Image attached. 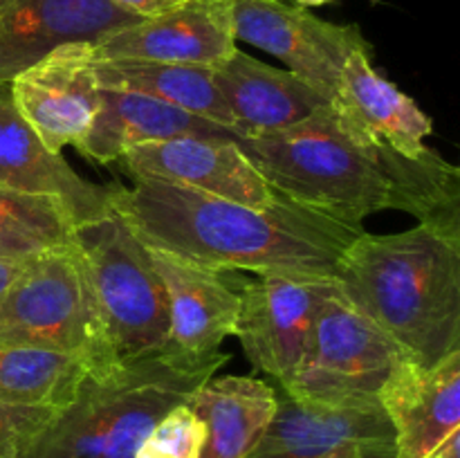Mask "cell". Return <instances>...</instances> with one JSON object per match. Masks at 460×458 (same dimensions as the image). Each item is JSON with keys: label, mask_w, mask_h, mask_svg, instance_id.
Segmentation results:
<instances>
[{"label": "cell", "mask_w": 460, "mask_h": 458, "mask_svg": "<svg viewBox=\"0 0 460 458\" xmlns=\"http://www.w3.org/2000/svg\"><path fill=\"white\" fill-rule=\"evenodd\" d=\"M238 146L281 198L364 229L377 211L395 209L460 242V171L434 148L404 157L355 139L331 103L288 128L243 135Z\"/></svg>", "instance_id": "6da1fadb"}, {"label": "cell", "mask_w": 460, "mask_h": 458, "mask_svg": "<svg viewBox=\"0 0 460 458\" xmlns=\"http://www.w3.org/2000/svg\"><path fill=\"white\" fill-rule=\"evenodd\" d=\"M108 187L111 209L144 245L216 272L337 278L344 251L364 232L286 198L259 209L151 178Z\"/></svg>", "instance_id": "7a4b0ae2"}, {"label": "cell", "mask_w": 460, "mask_h": 458, "mask_svg": "<svg viewBox=\"0 0 460 458\" xmlns=\"http://www.w3.org/2000/svg\"><path fill=\"white\" fill-rule=\"evenodd\" d=\"M142 16L112 0H0V84L70 43H97Z\"/></svg>", "instance_id": "4fadbf2b"}, {"label": "cell", "mask_w": 460, "mask_h": 458, "mask_svg": "<svg viewBox=\"0 0 460 458\" xmlns=\"http://www.w3.org/2000/svg\"><path fill=\"white\" fill-rule=\"evenodd\" d=\"M232 355L184 359L162 353L121 364L103 375H85L76 398L57 413L31 458H133L166 411L189 395Z\"/></svg>", "instance_id": "277c9868"}, {"label": "cell", "mask_w": 460, "mask_h": 458, "mask_svg": "<svg viewBox=\"0 0 460 458\" xmlns=\"http://www.w3.org/2000/svg\"><path fill=\"white\" fill-rule=\"evenodd\" d=\"M88 366L57 350L0 348V402L66 409L76 398Z\"/></svg>", "instance_id": "cb8c5ba5"}, {"label": "cell", "mask_w": 460, "mask_h": 458, "mask_svg": "<svg viewBox=\"0 0 460 458\" xmlns=\"http://www.w3.org/2000/svg\"><path fill=\"white\" fill-rule=\"evenodd\" d=\"M236 40L281 58L292 75L332 99L350 54L373 49L358 25H335L288 0H232Z\"/></svg>", "instance_id": "9c48e42d"}, {"label": "cell", "mask_w": 460, "mask_h": 458, "mask_svg": "<svg viewBox=\"0 0 460 458\" xmlns=\"http://www.w3.org/2000/svg\"><path fill=\"white\" fill-rule=\"evenodd\" d=\"M57 409L0 402V458H31Z\"/></svg>", "instance_id": "484cf974"}, {"label": "cell", "mask_w": 460, "mask_h": 458, "mask_svg": "<svg viewBox=\"0 0 460 458\" xmlns=\"http://www.w3.org/2000/svg\"><path fill=\"white\" fill-rule=\"evenodd\" d=\"M340 290L337 278L261 274L241 281L234 337L254 371L286 384L304 359L319 308Z\"/></svg>", "instance_id": "ba28073f"}, {"label": "cell", "mask_w": 460, "mask_h": 458, "mask_svg": "<svg viewBox=\"0 0 460 458\" xmlns=\"http://www.w3.org/2000/svg\"><path fill=\"white\" fill-rule=\"evenodd\" d=\"M331 108L359 142L386 146L404 157H420L429 148L427 137L434 133V119L373 67L371 49L350 54Z\"/></svg>", "instance_id": "2e32d148"}, {"label": "cell", "mask_w": 460, "mask_h": 458, "mask_svg": "<svg viewBox=\"0 0 460 458\" xmlns=\"http://www.w3.org/2000/svg\"><path fill=\"white\" fill-rule=\"evenodd\" d=\"M119 7L128 9V12L137 13V16L148 18V16H157L162 12H169V9L178 7V4L189 3V0H112Z\"/></svg>", "instance_id": "83f0119b"}, {"label": "cell", "mask_w": 460, "mask_h": 458, "mask_svg": "<svg viewBox=\"0 0 460 458\" xmlns=\"http://www.w3.org/2000/svg\"><path fill=\"white\" fill-rule=\"evenodd\" d=\"M76 225L75 214L58 196L0 187V260L27 263L72 247Z\"/></svg>", "instance_id": "603a6c76"}, {"label": "cell", "mask_w": 460, "mask_h": 458, "mask_svg": "<svg viewBox=\"0 0 460 458\" xmlns=\"http://www.w3.org/2000/svg\"><path fill=\"white\" fill-rule=\"evenodd\" d=\"M346 445H394L380 404L323 407L281 391L272 422L245 458H326Z\"/></svg>", "instance_id": "ac0fdd59"}, {"label": "cell", "mask_w": 460, "mask_h": 458, "mask_svg": "<svg viewBox=\"0 0 460 458\" xmlns=\"http://www.w3.org/2000/svg\"><path fill=\"white\" fill-rule=\"evenodd\" d=\"M395 456L427 458L460 429V348L434 366L404 355L380 391Z\"/></svg>", "instance_id": "5bb4252c"}, {"label": "cell", "mask_w": 460, "mask_h": 458, "mask_svg": "<svg viewBox=\"0 0 460 458\" xmlns=\"http://www.w3.org/2000/svg\"><path fill=\"white\" fill-rule=\"evenodd\" d=\"M326 458H398L395 445H346Z\"/></svg>", "instance_id": "4316f807"}, {"label": "cell", "mask_w": 460, "mask_h": 458, "mask_svg": "<svg viewBox=\"0 0 460 458\" xmlns=\"http://www.w3.org/2000/svg\"><path fill=\"white\" fill-rule=\"evenodd\" d=\"M99 90L93 43L57 48L9 81L16 110L57 155L85 137L97 115Z\"/></svg>", "instance_id": "30bf717a"}, {"label": "cell", "mask_w": 460, "mask_h": 458, "mask_svg": "<svg viewBox=\"0 0 460 458\" xmlns=\"http://www.w3.org/2000/svg\"><path fill=\"white\" fill-rule=\"evenodd\" d=\"M0 187L58 196L76 223L111 214V187L81 178L61 155L48 151L16 110L9 84H0Z\"/></svg>", "instance_id": "e0dca14e"}, {"label": "cell", "mask_w": 460, "mask_h": 458, "mask_svg": "<svg viewBox=\"0 0 460 458\" xmlns=\"http://www.w3.org/2000/svg\"><path fill=\"white\" fill-rule=\"evenodd\" d=\"M144 445L157 458H198L205 445V425L182 402L160 418Z\"/></svg>", "instance_id": "d4e9b609"}, {"label": "cell", "mask_w": 460, "mask_h": 458, "mask_svg": "<svg viewBox=\"0 0 460 458\" xmlns=\"http://www.w3.org/2000/svg\"><path fill=\"white\" fill-rule=\"evenodd\" d=\"M295 4H299V7H319V4H326V3H332V0H292Z\"/></svg>", "instance_id": "4dcf8cb0"}, {"label": "cell", "mask_w": 460, "mask_h": 458, "mask_svg": "<svg viewBox=\"0 0 460 458\" xmlns=\"http://www.w3.org/2000/svg\"><path fill=\"white\" fill-rule=\"evenodd\" d=\"M211 76L241 137L288 128L331 103L301 76L268 66L238 48L211 67Z\"/></svg>", "instance_id": "d6986e66"}, {"label": "cell", "mask_w": 460, "mask_h": 458, "mask_svg": "<svg viewBox=\"0 0 460 458\" xmlns=\"http://www.w3.org/2000/svg\"><path fill=\"white\" fill-rule=\"evenodd\" d=\"M0 348L75 355L90 375L121 366L106 344L75 242L27 260L0 292Z\"/></svg>", "instance_id": "8992f818"}, {"label": "cell", "mask_w": 460, "mask_h": 458, "mask_svg": "<svg viewBox=\"0 0 460 458\" xmlns=\"http://www.w3.org/2000/svg\"><path fill=\"white\" fill-rule=\"evenodd\" d=\"M205 425L198 458H245L279 409V391L252 375H211L187 400Z\"/></svg>", "instance_id": "44dd1931"}, {"label": "cell", "mask_w": 460, "mask_h": 458, "mask_svg": "<svg viewBox=\"0 0 460 458\" xmlns=\"http://www.w3.org/2000/svg\"><path fill=\"white\" fill-rule=\"evenodd\" d=\"M25 268V263H9V260H0V292L13 281V278L21 274V269Z\"/></svg>", "instance_id": "f546056e"}, {"label": "cell", "mask_w": 460, "mask_h": 458, "mask_svg": "<svg viewBox=\"0 0 460 458\" xmlns=\"http://www.w3.org/2000/svg\"><path fill=\"white\" fill-rule=\"evenodd\" d=\"M175 137H216L238 142L241 135L160 99L102 88L97 115L85 137L76 144V151L97 164H111L139 144Z\"/></svg>", "instance_id": "ffe728a7"}, {"label": "cell", "mask_w": 460, "mask_h": 458, "mask_svg": "<svg viewBox=\"0 0 460 458\" xmlns=\"http://www.w3.org/2000/svg\"><path fill=\"white\" fill-rule=\"evenodd\" d=\"M341 295L409 357L434 366L460 348V242L425 225L362 232L337 272Z\"/></svg>", "instance_id": "3957f363"}, {"label": "cell", "mask_w": 460, "mask_h": 458, "mask_svg": "<svg viewBox=\"0 0 460 458\" xmlns=\"http://www.w3.org/2000/svg\"><path fill=\"white\" fill-rule=\"evenodd\" d=\"M236 49L232 0H189L93 43L97 61L214 67Z\"/></svg>", "instance_id": "7c38bea8"}, {"label": "cell", "mask_w": 460, "mask_h": 458, "mask_svg": "<svg viewBox=\"0 0 460 458\" xmlns=\"http://www.w3.org/2000/svg\"><path fill=\"white\" fill-rule=\"evenodd\" d=\"M117 162L130 178H151L247 207H272L281 200L254 169L236 139L175 137L126 151Z\"/></svg>", "instance_id": "8fae6325"}, {"label": "cell", "mask_w": 460, "mask_h": 458, "mask_svg": "<svg viewBox=\"0 0 460 458\" xmlns=\"http://www.w3.org/2000/svg\"><path fill=\"white\" fill-rule=\"evenodd\" d=\"M404 355L337 290L319 308L299 368L279 389L301 402L323 407L380 404L382 386Z\"/></svg>", "instance_id": "52a82bcc"}, {"label": "cell", "mask_w": 460, "mask_h": 458, "mask_svg": "<svg viewBox=\"0 0 460 458\" xmlns=\"http://www.w3.org/2000/svg\"><path fill=\"white\" fill-rule=\"evenodd\" d=\"M427 458H460V429L454 431L438 449L429 454Z\"/></svg>", "instance_id": "f1b7e54d"}, {"label": "cell", "mask_w": 460, "mask_h": 458, "mask_svg": "<svg viewBox=\"0 0 460 458\" xmlns=\"http://www.w3.org/2000/svg\"><path fill=\"white\" fill-rule=\"evenodd\" d=\"M144 247L169 299L166 350L184 359L218 353L220 344L236 328L241 281L234 286L232 272H216L155 247Z\"/></svg>", "instance_id": "9a60e30c"}, {"label": "cell", "mask_w": 460, "mask_h": 458, "mask_svg": "<svg viewBox=\"0 0 460 458\" xmlns=\"http://www.w3.org/2000/svg\"><path fill=\"white\" fill-rule=\"evenodd\" d=\"M94 72L102 88L126 90V92L160 99L180 110L236 130L232 112L216 88L211 67L155 61H97L94 58Z\"/></svg>", "instance_id": "7402d4cb"}, {"label": "cell", "mask_w": 460, "mask_h": 458, "mask_svg": "<svg viewBox=\"0 0 460 458\" xmlns=\"http://www.w3.org/2000/svg\"><path fill=\"white\" fill-rule=\"evenodd\" d=\"M84 265L103 337L117 364L166 350L169 299L144 242L111 211L76 225Z\"/></svg>", "instance_id": "5b68a950"}]
</instances>
